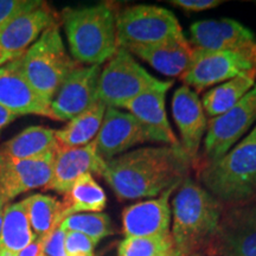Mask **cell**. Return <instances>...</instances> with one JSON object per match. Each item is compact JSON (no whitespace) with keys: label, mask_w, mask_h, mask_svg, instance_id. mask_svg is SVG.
I'll return each instance as SVG.
<instances>
[{"label":"cell","mask_w":256,"mask_h":256,"mask_svg":"<svg viewBox=\"0 0 256 256\" xmlns=\"http://www.w3.org/2000/svg\"><path fill=\"white\" fill-rule=\"evenodd\" d=\"M190 162L180 145L142 147L107 160L102 177L122 200L153 197L180 185Z\"/></svg>","instance_id":"cell-1"},{"label":"cell","mask_w":256,"mask_h":256,"mask_svg":"<svg viewBox=\"0 0 256 256\" xmlns=\"http://www.w3.org/2000/svg\"><path fill=\"white\" fill-rule=\"evenodd\" d=\"M172 212L174 250L178 256H190L215 238L222 206L209 191L185 178L174 198Z\"/></svg>","instance_id":"cell-2"},{"label":"cell","mask_w":256,"mask_h":256,"mask_svg":"<svg viewBox=\"0 0 256 256\" xmlns=\"http://www.w3.org/2000/svg\"><path fill=\"white\" fill-rule=\"evenodd\" d=\"M62 19L74 60L101 66L116 52V14L110 5L66 8Z\"/></svg>","instance_id":"cell-3"},{"label":"cell","mask_w":256,"mask_h":256,"mask_svg":"<svg viewBox=\"0 0 256 256\" xmlns=\"http://www.w3.org/2000/svg\"><path fill=\"white\" fill-rule=\"evenodd\" d=\"M200 179L218 200L247 203L256 198V124L226 156L209 162Z\"/></svg>","instance_id":"cell-4"},{"label":"cell","mask_w":256,"mask_h":256,"mask_svg":"<svg viewBox=\"0 0 256 256\" xmlns=\"http://www.w3.org/2000/svg\"><path fill=\"white\" fill-rule=\"evenodd\" d=\"M78 66V63L66 54L57 23L48 28L22 56L24 76L48 104Z\"/></svg>","instance_id":"cell-5"},{"label":"cell","mask_w":256,"mask_h":256,"mask_svg":"<svg viewBox=\"0 0 256 256\" xmlns=\"http://www.w3.org/2000/svg\"><path fill=\"white\" fill-rule=\"evenodd\" d=\"M116 37L124 49L185 38L176 16L153 5L130 6L116 14Z\"/></svg>","instance_id":"cell-6"},{"label":"cell","mask_w":256,"mask_h":256,"mask_svg":"<svg viewBox=\"0 0 256 256\" xmlns=\"http://www.w3.org/2000/svg\"><path fill=\"white\" fill-rule=\"evenodd\" d=\"M162 82L142 68L130 51L119 46L104 69L101 70L98 100L104 102L107 107L119 110L124 108L128 101Z\"/></svg>","instance_id":"cell-7"},{"label":"cell","mask_w":256,"mask_h":256,"mask_svg":"<svg viewBox=\"0 0 256 256\" xmlns=\"http://www.w3.org/2000/svg\"><path fill=\"white\" fill-rule=\"evenodd\" d=\"M249 72H256V44L248 49L229 51H206L194 48L190 66L180 78L188 87L202 92Z\"/></svg>","instance_id":"cell-8"},{"label":"cell","mask_w":256,"mask_h":256,"mask_svg":"<svg viewBox=\"0 0 256 256\" xmlns=\"http://www.w3.org/2000/svg\"><path fill=\"white\" fill-rule=\"evenodd\" d=\"M256 121V87L226 113L208 121L204 150L210 162L226 156Z\"/></svg>","instance_id":"cell-9"},{"label":"cell","mask_w":256,"mask_h":256,"mask_svg":"<svg viewBox=\"0 0 256 256\" xmlns=\"http://www.w3.org/2000/svg\"><path fill=\"white\" fill-rule=\"evenodd\" d=\"M56 151L30 159L0 154V194L10 200L32 188H46L52 178Z\"/></svg>","instance_id":"cell-10"},{"label":"cell","mask_w":256,"mask_h":256,"mask_svg":"<svg viewBox=\"0 0 256 256\" xmlns=\"http://www.w3.org/2000/svg\"><path fill=\"white\" fill-rule=\"evenodd\" d=\"M101 66H78L60 84L50 104L54 120L70 121L98 100Z\"/></svg>","instance_id":"cell-11"},{"label":"cell","mask_w":256,"mask_h":256,"mask_svg":"<svg viewBox=\"0 0 256 256\" xmlns=\"http://www.w3.org/2000/svg\"><path fill=\"white\" fill-rule=\"evenodd\" d=\"M212 240L220 256H256V203L230 210Z\"/></svg>","instance_id":"cell-12"},{"label":"cell","mask_w":256,"mask_h":256,"mask_svg":"<svg viewBox=\"0 0 256 256\" xmlns=\"http://www.w3.org/2000/svg\"><path fill=\"white\" fill-rule=\"evenodd\" d=\"M150 142L146 130L132 114L107 107L100 130L95 138L96 151L102 159L110 160L130 147Z\"/></svg>","instance_id":"cell-13"},{"label":"cell","mask_w":256,"mask_h":256,"mask_svg":"<svg viewBox=\"0 0 256 256\" xmlns=\"http://www.w3.org/2000/svg\"><path fill=\"white\" fill-rule=\"evenodd\" d=\"M0 104L17 116L34 114L54 120L50 104L34 92L24 76L22 56L0 66Z\"/></svg>","instance_id":"cell-14"},{"label":"cell","mask_w":256,"mask_h":256,"mask_svg":"<svg viewBox=\"0 0 256 256\" xmlns=\"http://www.w3.org/2000/svg\"><path fill=\"white\" fill-rule=\"evenodd\" d=\"M172 82L162 81L159 86L140 94L124 106L146 130L150 142L165 145H180L172 130L165 110V95Z\"/></svg>","instance_id":"cell-15"},{"label":"cell","mask_w":256,"mask_h":256,"mask_svg":"<svg viewBox=\"0 0 256 256\" xmlns=\"http://www.w3.org/2000/svg\"><path fill=\"white\" fill-rule=\"evenodd\" d=\"M106 160L96 151L95 139L81 147H57L52 178L46 185L48 190L68 194L70 188L82 176L96 174L102 176Z\"/></svg>","instance_id":"cell-16"},{"label":"cell","mask_w":256,"mask_h":256,"mask_svg":"<svg viewBox=\"0 0 256 256\" xmlns=\"http://www.w3.org/2000/svg\"><path fill=\"white\" fill-rule=\"evenodd\" d=\"M192 48L206 51L243 50L256 44L252 31L232 19L202 20L191 25Z\"/></svg>","instance_id":"cell-17"},{"label":"cell","mask_w":256,"mask_h":256,"mask_svg":"<svg viewBox=\"0 0 256 256\" xmlns=\"http://www.w3.org/2000/svg\"><path fill=\"white\" fill-rule=\"evenodd\" d=\"M172 114L180 133V146L190 162L197 156L208 120L197 92L182 86L172 98Z\"/></svg>","instance_id":"cell-18"},{"label":"cell","mask_w":256,"mask_h":256,"mask_svg":"<svg viewBox=\"0 0 256 256\" xmlns=\"http://www.w3.org/2000/svg\"><path fill=\"white\" fill-rule=\"evenodd\" d=\"M177 186L168 188L162 196L127 206L122 212V232L126 238H146L170 234V196Z\"/></svg>","instance_id":"cell-19"},{"label":"cell","mask_w":256,"mask_h":256,"mask_svg":"<svg viewBox=\"0 0 256 256\" xmlns=\"http://www.w3.org/2000/svg\"><path fill=\"white\" fill-rule=\"evenodd\" d=\"M54 24H56L55 14L44 2L38 8L18 16L0 28V48L8 62L23 56L40 34Z\"/></svg>","instance_id":"cell-20"},{"label":"cell","mask_w":256,"mask_h":256,"mask_svg":"<svg viewBox=\"0 0 256 256\" xmlns=\"http://www.w3.org/2000/svg\"><path fill=\"white\" fill-rule=\"evenodd\" d=\"M126 50L148 63L166 76H183L190 66L194 48L186 38L162 42L152 46H134Z\"/></svg>","instance_id":"cell-21"},{"label":"cell","mask_w":256,"mask_h":256,"mask_svg":"<svg viewBox=\"0 0 256 256\" xmlns=\"http://www.w3.org/2000/svg\"><path fill=\"white\" fill-rule=\"evenodd\" d=\"M36 238L28 215L26 200L6 204L0 230V256L18 255Z\"/></svg>","instance_id":"cell-22"},{"label":"cell","mask_w":256,"mask_h":256,"mask_svg":"<svg viewBox=\"0 0 256 256\" xmlns=\"http://www.w3.org/2000/svg\"><path fill=\"white\" fill-rule=\"evenodd\" d=\"M57 147L56 130L43 126H31L0 145V154L14 159H30L46 154Z\"/></svg>","instance_id":"cell-23"},{"label":"cell","mask_w":256,"mask_h":256,"mask_svg":"<svg viewBox=\"0 0 256 256\" xmlns=\"http://www.w3.org/2000/svg\"><path fill=\"white\" fill-rule=\"evenodd\" d=\"M107 106L96 100L88 110L69 121L62 130H56V140L62 147H81L88 145L98 136Z\"/></svg>","instance_id":"cell-24"},{"label":"cell","mask_w":256,"mask_h":256,"mask_svg":"<svg viewBox=\"0 0 256 256\" xmlns=\"http://www.w3.org/2000/svg\"><path fill=\"white\" fill-rule=\"evenodd\" d=\"M62 204L60 220L74 214L101 212L107 204V196L92 174H88L74 183L68 194H66Z\"/></svg>","instance_id":"cell-25"},{"label":"cell","mask_w":256,"mask_h":256,"mask_svg":"<svg viewBox=\"0 0 256 256\" xmlns=\"http://www.w3.org/2000/svg\"><path fill=\"white\" fill-rule=\"evenodd\" d=\"M256 80V72H249L236 76L235 78L222 83L218 87L212 88L203 96L204 110L210 116H217L232 110L240 100L252 90Z\"/></svg>","instance_id":"cell-26"},{"label":"cell","mask_w":256,"mask_h":256,"mask_svg":"<svg viewBox=\"0 0 256 256\" xmlns=\"http://www.w3.org/2000/svg\"><path fill=\"white\" fill-rule=\"evenodd\" d=\"M32 232L44 238L60 226L63 211L62 202L46 194H32L25 198Z\"/></svg>","instance_id":"cell-27"},{"label":"cell","mask_w":256,"mask_h":256,"mask_svg":"<svg viewBox=\"0 0 256 256\" xmlns=\"http://www.w3.org/2000/svg\"><path fill=\"white\" fill-rule=\"evenodd\" d=\"M66 232H78L98 243L113 234L110 216L102 212H81L66 217L60 224Z\"/></svg>","instance_id":"cell-28"},{"label":"cell","mask_w":256,"mask_h":256,"mask_svg":"<svg viewBox=\"0 0 256 256\" xmlns=\"http://www.w3.org/2000/svg\"><path fill=\"white\" fill-rule=\"evenodd\" d=\"M174 250L171 232L146 238H126L118 247V256H164Z\"/></svg>","instance_id":"cell-29"},{"label":"cell","mask_w":256,"mask_h":256,"mask_svg":"<svg viewBox=\"0 0 256 256\" xmlns=\"http://www.w3.org/2000/svg\"><path fill=\"white\" fill-rule=\"evenodd\" d=\"M43 4L40 0H0V28L18 16L34 11Z\"/></svg>","instance_id":"cell-30"},{"label":"cell","mask_w":256,"mask_h":256,"mask_svg":"<svg viewBox=\"0 0 256 256\" xmlns=\"http://www.w3.org/2000/svg\"><path fill=\"white\" fill-rule=\"evenodd\" d=\"M94 240H92L84 234L78 232H66V252L68 256L78 254H92L96 247Z\"/></svg>","instance_id":"cell-31"},{"label":"cell","mask_w":256,"mask_h":256,"mask_svg":"<svg viewBox=\"0 0 256 256\" xmlns=\"http://www.w3.org/2000/svg\"><path fill=\"white\" fill-rule=\"evenodd\" d=\"M66 230L58 226L44 236V256H68L66 252Z\"/></svg>","instance_id":"cell-32"},{"label":"cell","mask_w":256,"mask_h":256,"mask_svg":"<svg viewBox=\"0 0 256 256\" xmlns=\"http://www.w3.org/2000/svg\"><path fill=\"white\" fill-rule=\"evenodd\" d=\"M170 2L172 5L186 10V11L198 12L217 8L223 2H220V0H174V2Z\"/></svg>","instance_id":"cell-33"},{"label":"cell","mask_w":256,"mask_h":256,"mask_svg":"<svg viewBox=\"0 0 256 256\" xmlns=\"http://www.w3.org/2000/svg\"><path fill=\"white\" fill-rule=\"evenodd\" d=\"M43 244L44 238L36 236V238H34L28 247H25L23 250L19 252L17 256H44Z\"/></svg>","instance_id":"cell-34"},{"label":"cell","mask_w":256,"mask_h":256,"mask_svg":"<svg viewBox=\"0 0 256 256\" xmlns=\"http://www.w3.org/2000/svg\"><path fill=\"white\" fill-rule=\"evenodd\" d=\"M16 119H17V115L12 113V112H10L8 110H6L5 107H2V106L0 104V132H2L8 124L14 122Z\"/></svg>","instance_id":"cell-35"},{"label":"cell","mask_w":256,"mask_h":256,"mask_svg":"<svg viewBox=\"0 0 256 256\" xmlns=\"http://www.w3.org/2000/svg\"><path fill=\"white\" fill-rule=\"evenodd\" d=\"M8 200L0 194V230H2V215H4V209L8 204Z\"/></svg>","instance_id":"cell-36"},{"label":"cell","mask_w":256,"mask_h":256,"mask_svg":"<svg viewBox=\"0 0 256 256\" xmlns=\"http://www.w3.org/2000/svg\"><path fill=\"white\" fill-rule=\"evenodd\" d=\"M8 62V57H6L5 52H4V51H2V48H0V66H4V64H6Z\"/></svg>","instance_id":"cell-37"},{"label":"cell","mask_w":256,"mask_h":256,"mask_svg":"<svg viewBox=\"0 0 256 256\" xmlns=\"http://www.w3.org/2000/svg\"><path fill=\"white\" fill-rule=\"evenodd\" d=\"M164 256H178L177 252H176V250H172L171 252H168V254H166Z\"/></svg>","instance_id":"cell-38"},{"label":"cell","mask_w":256,"mask_h":256,"mask_svg":"<svg viewBox=\"0 0 256 256\" xmlns=\"http://www.w3.org/2000/svg\"><path fill=\"white\" fill-rule=\"evenodd\" d=\"M75 256H95L94 252L92 254H78V255H75Z\"/></svg>","instance_id":"cell-39"},{"label":"cell","mask_w":256,"mask_h":256,"mask_svg":"<svg viewBox=\"0 0 256 256\" xmlns=\"http://www.w3.org/2000/svg\"><path fill=\"white\" fill-rule=\"evenodd\" d=\"M190 256H200V254H192V255H190Z\"/></svg>","instance_id":"cell-40"},{"label":"cell","mask_w":256,"mask_h":256,"mask_svg":"<svg viewBox=\"0 0 256 256\" xmlns=\"http://www.w3.org/2000/svg\"><path fill=\"white\" fill-rule=\"evenodd\" d=\"M8 256H17V255H8Z\"/></svg>","instance_id":"cell-41"},{"label":"cell","mask_w":256,"mask_h":256,"mask_svg":"<svg viewBox=\"0 0 256 256\" xmlns=\"http://www.w3.org/2000/svg\"><path fill=\"white\" fill-rule=\"evenodd\" d=\"M255 87H256V86H255Z\"/></svg>","instance_id":"cell-42"}]
</instances>
